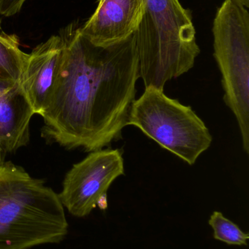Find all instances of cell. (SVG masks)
Listing matches in <instances>:
<instances>
[{
	"instance_id": "6da1fadb",
	"label": "cell",
	"mask_w": 249,
	"mask_h": 249,
	"mask_svg": "<svg viewBox=\"0 0 249 249\" xmlns=\"http://www.w3.org/2000/svg\"><path fill=\"white\" fill-rule=\"evenodd\" d=\"M62 56L41 117L42 136L66 149L94 152L121 139L140 78L135 34L108 46L95 45L76 23L60 32Z\"/></svg>"
},
{
	"instance_id": "7a4b0ae2",
	"label": "cell",
	"mask_w": 249,
	"mask_h": 249,
	"mask_svg": "<svg viewBox=\"0 0 249 249\" xmlns=\"http://www.w3.org/2000/svg\"><path fill=\"white\" fill-rule=\"evenodd\" d=\"M69 224L58 194L13 162H0V249L58 244Z\"/></svg>"
},
{
	"instance_id": "3957f363",
	"label": "cell",
	"mask_w": 249,
	"mask_h": 249,
	"mask_svg": "<svg viewBox=\"0 0 249 249\" xmlns=\"http://www.w3.org/2000/svg\"><path fill=\"white\" fill-rule=\"evenodd\" d=\"M134 34L145 89L163 90L167 82L188 72L200 54L191 13L179 0H144Z\"/></svg>"
},
{
	"instance_id": "277c9868",
	"label": "cell",
	"mask_w": 249,
	"mask_h": 249,
	"mask_svg": "<svg viewBox=\"0 0 249 249\" xmlns=\"http://www.w3.org/2000/svg\"><path fill=\"white\" fill-rule=\"evenodd\" d=\"M215 59L224 102L235 115L243 148L249 153V13L241 0H225L213 20Z\"/></svg>"
},
{
	"instance_id": "5b68a950",
	"label": "cell",
	"mask_w": 249,
	"mask_h": 249,
	"mask_svg": "<svg viewBox=\"0 0 249 249\" xmlns=\"http://www.w3.org/2000/svg\"><path fill=\"white\" fill-rule=\"evenodd\" d=\"M140 129L163 149L190 165L211 145L209 129L191 107L171 99L163 90L145 89L132 105L128 125Z\"/></svg>"
},
{
	"instance_id": "8992f818",
	"label": "cell",
	"mask_w": 249,
	"mask_h": 249,
	"mask_svg": "<svg viewBox=\"0 0 249 249\" xmlns=\"http://www.w3.org/2000/svg\"><path fill=\"white\" fill-rule=\"evenodd\" d=\"M124 174L121 150L91 152L67 173L58 197L70 214L85 217L96 207L100 197L107 195L112 183Z\"/></svg>"
},
{
	"instance_id": "52a82bcc",
	"label": "cell",
	"mask_w": 249,
	"mask_h": 249,
	"mask_svg": "<svg viewBox=\"0 0 249 249\" xmlns=\"http://www.w3.org/2000/svg\"><path fill=\"white\" fill-rule=\"evenodd\" d=\"M144 0H99L80 33L92 43L108 46L131 36L141 20Z\"/></svg>"
},
{
	"instance_id": "ba28073f",
	"label": "cell",
	"mask_w": 249,
	"mask_h": 249,
	"mask_svg": "<svg viewBox=\"0 0 249 249\" xmlns=\"http://www.w3.org/2000/svg\"><path fill=\"white\" fill-rule=\"evenodd\" d=\"M62 51L61 36L54 35L38 45L29 54L20 85L35 114L40 116L55 86Z\"/></svg>"
},
{
	"instance_id": "9c48e42d",
	"label": "cell",
	"mask_w": 249,
	"mask_h": 249,
	"mask_svg": "<svg viewBox=\"0 0 249 249\" xmlns=\"http://www.w3.org/2000/svg\"><path fill=\"white\" fill-rule=\"evenodd\" d=\"M34 115L20 83L0 86V162L29 143Z\"/></svg>"
},
{
	"instance_id": "30bf717a",
	"label": "cell",
	"mask_w": 249,
	"mask_h": 249,
	"mask_svg": "<svg viewBox=\"0 0 249 249\" xmlns=\"http://www.w3.org/2000/svg\"><path fill=\"white\" fill-rule=\"evenodd\" d=\"M29 54L20 50L19 39L1 29L0 23V86L21 83Z\"/></svg>"
},
{
	"instance_id": "8fae6325",
	"label": "cell",
	"mask_w": 249,
	"mask_h": 249,
	"mask_svg": "<svg viewBox=\"0 0 249 249\" xmlns=\"http://www.w3.org/2000/svg\"><path fill=\"white\" fill-rule=\"evenodd\" d=\"M209 224L213 230L215 240L230 246H248L249 235L236 224L224 216L220 212H213Z\"/></svg>"
},
{
	"instance_id": "7c38bea8",
	"label": "cell",
	"mask_w": 249,
	"mask_h": 249,
	"mask_svg": "<svg viewBox=\"0 0 249 249\" xmlns=\"http://www.w3.org/2000/svg\"><path fill=\"white\" fill-rule=\"evenodd\" d=\"M26 0H0V15L10 17L19 13Z\"/></svg>"
},
{
	"instance_id": "4fadbf2b",
	"label": "cell",
	"mask_w": 249,
	"mask_h": 249,
	"mask_svg": "<svg viewBox=\"0 0 249 249\" xmlns=\"http://www.w3.org/2000/svg\"><path fill=\"white\" fill-rule=\"evenodd\" d=\"M108 198H107V195H105V196H102V197H100L99 201L97 203L98 207L100 209V210H106L107 208H108Z\"/></svg>"
},
{
	"instance_id": "5bb4252c",
	"label": "cell",
	"mask_w": 249,
	"mask_h": 249,
	"mask_svg": "<svg viewBox=\"0 0 249 249\" xmlns=\"http://www.w3.org/2000/svg\"><path fill=\"white\" fill-rule=\"evenodd\" d=\"M241 1L244 3V5L247 6V7H249V0H241Z\"/></svg>"
}]
</instances>
